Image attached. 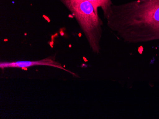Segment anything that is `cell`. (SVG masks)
<instances>
[{
  "label": "cell",
  "instance_id": "1",
  "mask_svg": "<svg viewBox=\"0 0 159 119\" xmlns=\"http://www.w3.org/2000/svg\"><path fill=\"white\" fill-rule=\"evenodd\" d=\"M108 28L128 43L159 40V0H135L111 7Z\"/></svg>",
  "mask_w": 159,
  "mask_h": 119
},
{
  "label": "cell",
  "instance_id": "2",
  "mask_svg": "<svg viewBox=\"0 0 159 119\" xmlns=\"http://www.w3.org/2000/svg\"><path fill=\"white\" fill-rule=\"evenodd\" d=\"M75 18L92 51L100 53L102 22L88 0H61Z\"/></svg>",
  "mask_w": 159,
  "mask_h": 119
},
{
  "label": "cell",
  "instance_id": "3",
  "mask_svg": "<svg viewBox=\"0 0 159 119\" xmlns=\"http://www.w3.org/2000/svg\"><path fill=\"white\" fill-rule=\"evenodd\" d=\"M48 66L55 67L62 70L66 71L73 74L74 76H76V74L70 71L65 69L59 62L55 61V58L53 57H49L42 60L36 61H17L12 62H1L0 68L4 69L7 68H27L28 67L34 66Z\"/></svg>",
  "mask_w": 159,
  "mask_h": 119
},
{
  "label": "cell",
  "instance_id": "4",
  "mask_svg": "<svg viewBox=\"0 0 159 119\" xmlns=\"http://www.w3.org/2000/svg\"><path fill=\"white\" fill-rule=\"evenodd\" d=\"M93 5L95 13L98 15V8L101 7L103 10L105 19L109 13L112 3L111 0H88Z\"/></svg>",
  "mask_w": 159,
  "mask_h": 119
}]
</instances>
